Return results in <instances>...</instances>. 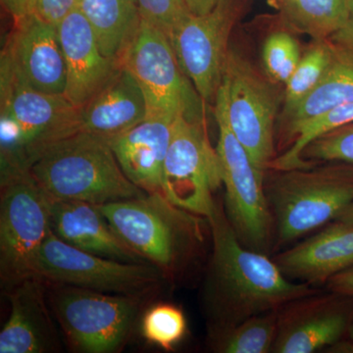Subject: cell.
<instances>
[{
    "instance_id": "9",
    "label": "cell",
    "mask_w": 353,
    "mask_h": 353,
    "mask_svg": "<svg viewBox=\"0 0 353 353\" xmlns=\"http://www.w3.org/2000/svg\"><path fill=\"white\" fill-rule=\"evenodd\" d=\"M163 274L146 262H123L79 250L52 231L41 246L36 276L48 285H67L145 299Z\"/></svg>"
},
{
    "instance_id": "33",
    "label": "cell",
    "mask_w": 353,
    "mask_h": 353,
    "mask_svg": "<svg viewBox=\"0 0 353 353\" xmlns=\"http://www.w3.org/2000/svg\"><path fill=\"white\" fill-rule=\"evenodd\" d=\"M327 285L334 294L353 299V266L333 276Z\"/></svg>"
},
{
    "instance_id": "27",
    "label": "cell",
    "mask_w": 353,
    "mask_h": 353,
    "mask_svg": "<svg viewBox=\"0 0 353 353\" xmlns=\"http://www.w3.org/2000/svg\"><path fill=\"white\" fill-rule=\"evenodd\" d=\"M334 46L319 43L301 57L287 83L285 111L290 115L318 85L333 57Z\"/></svg>"
},
{
    "instance_id": "31",
    "label": "cell",
    "mask_w": 353,
    "mask_h": 353,
    "mask_svg": "<svg viewBox=\"0 0 353 353\" xmlns=\"http://www.w3.org/2000/svg\"><path fill=\"white\" fill-rule=\"evenodd\" d=\"M141 18L167 34L185 13V0H137Z\"/></svg>"
},
{
    "instance_id": "30",
    "label": "cell",
    "mask_w": 353,
    "mask_h": 353,
    "mask_svg": "<svg viewBox=\"0 0 353 353\" xmlns=\"http://www.w3.org/2000/svg\"><path fill=\"white\" fill-rule=\"evenodd\" d=\"M303 154L322 161L353 165V123L316 139L305 148L303 157Z\"/></svg>"
},
{
    "instance_id": "15",
    "label": "cell",
    "mask_w": 353,
    "mask_h": 353,
    "mask_svg": "<svg viewBox=\"0 0 353 353\" xmlns=\"http://www.w3.org/2000/svg\"><path fill=\"white\" fill-rule=\"evenodd\" d=\"M46 287L43 279L32 276L7 290L10 314L0 332V353L59 350Z\"/></svg>"
},
{
    "instance_id": "10",
    "label": "cell",
    "mask_w": 353,
    "mask_h": 353,
    "mask_svg": "<svg viewBox=\"0 0 353 353\" xmlns=\"http://www.w3.org/2000/svg\"><path fill=\"white\" fill-rule=\"evenodd\" d=\"M215 118L222 183L226 190V211L236 236L250 250H263L270 240L272 213L264 190V175L230 129L224 97L216 94Z\"/></svg>"
},
{
    "instance_id": "34",
    "label": "cell",
    "mask_w": 353,
    "mask_h": 353,
    "mask_svg": "<svg viewBox=\"0 0 353 353\" xmlns=\"http://www.w3.org/2000/svg\"><path fill=\"white\" fill-rule=\"evenodd\" d=\"M336 46L353 53V0H350V17L347 24L332 37Z\"/></svg>"
},
{
    "instance_id": "14",
    "label": "cell",
    "mask_w": 353,
    "mask_h": 353,
    "mask_svg": "<svg viewBox=\"0 0 353 353\" xmlns=\"http://www.w3.org/2000/svg\"><path fill=\"white\" fill-rule=\"evenodd\" d=\"M1 69L39 92L64 94L66 66L58 27L34 13L14 22L2 50Z\"/></svg>"
},
{
    "instance_id": "16",
    "label": "cell",
    "mask_w": 353,
    "mask_h": 353,
    "mask_svg": "<svg viewBox=\"0 0 353 353\" xmlns=\"http://www.w3.org/2000/svg\"><path fill=\"white\" fill-rule=\"evenodd\" d=\"M58 34L66 66L64 95L74 105L82 108L120 63L102 53L92 25L79 7L60 23Z\"/></svg>"
},
{
    "instance_id": "21",
    "label": "cell",
    "mask_w": 353,
    "mask_h": 353,
    "mask_svg": "<svg viewBox=\"0 0 353 353\" xmlns=\"http://www.w3.org/2000/svg\"><path fill=\"white\" fill-rule=\"evenodd\" d=\"M275 262L287 277L308 285L327 283L353 266V224L334 221L320 233L279 254Z\"/></svg>"
},
{
    "instance_id": "35",
    "label": "cell",
    "mask_w": 353,
    "mask_h": 353,
    "mask_svg": "<svg viewBox=\"0 0 353 353\" xmlns=\"http://www.w3.org/2000/svg\"><path fill=\"white\" fill-rule=\"evenodd\" d=\"M1 3L14 22L22 19L32 11V0H1Z\"/></svg>"
},
{
    "instance_id": "37",
    "label": "cell",
    "mask_w": 353,
    "mask_h": 353,
    "mask_svg": "<svg viewBox=\"0 0 353 353\" xmlns=\"http://www.w3.org/2000/svg\"><path fill=\"white\" fill-rule=\"evenodd\" d=\"M334 221L336 222L347 223V224H353V202Z\"/></svg>"
},
{
    "instance_id": "8",
    "label": "cell",
    "mask_w": 353,
    "mask_h": 353,
    "mask_svg": "<svg viewBox=\"0 0 353 353\" xmlns=\"http://www.w3.org/2000/svg\"><path fill=\"white\" fill-rule=\"evenodd\" d=\"M120 64L143 90L146 117L183 116L204 124V101L181 69L168 36L161 29L141 19Z\"/></svg>"
},
{
    "instance_id": "32",
    "label": "cell",
    "mask_w": 353,
    "mask_h": 353,
    "mask_svg": "<svg viewBox=\"0 0 353 353\" xmlns=\"http://www.w3.org/2000/svg\"><path fill=\"white\" fill-rule=\"evenodd\" d=\"M79 3L80 0H32L31 13L58 27L70 13L78 8Z\"/></svg>"
},
{
    "instance_id": "2",
    "label": "cell",
    "mask_w": 353,
    "mask_h": 353,
    "mask_svg": "<svg viewBox=\"0 0 353 353\" xmlns=\"http://www.w3.org/2000/svg\"><path fill=\"white\" fill-rule=\"evenodd\" d=\"M29 171L59 201L104 205L146 194L125 175L109 141L82 130L48 145Z\"/></svg>"
},
{
    "instance_id": "4",
    "label": "cell",
    "mask_w": 353,
    "mask_h": 353,
    "mask_svg": "<svg viewBox=\"0 0 353 353\" xmlns=\"http://www.w3.org/2000/svg\"><path fill=\"white\" fill-rule=\"evenodd\" d=\"M1 172L29 170L51 143L82 130L81 108L39 92L1 69Z\"/></svg>"
},
{
    "instance_id": "29",
    "label": "cell",
    "mask_w": 353,
    "mask_h": 353,
    "mask_svg": "<svg viewBox=\"0 0 353 353\" xmlns=\"http://www.w3.org/2000/svg\"><path fill=\"white\" fill-rule=\"evenodd\" d=\"M301 59L299 44L288 32H275L265 41V69L274 80L287 83Z\"/></svg>"
},
{
    "instance_id": "1",
    "label": "cell",
    "mask_w": 353,
    "mask_h": 353,
    "mask_svg": "<svg viewBox=\"0 0 353 353\" xmlns=\"http://www.w3.org/2000/svg\"><path fill=\"white\" fill-rule=\"evenodd\" d=\"M208 221L213 252L205 296L215 332L313 294L308 284L289 280L275 261L243 245L219 203Z\"/></svg>"
},
{
    "instance_id": "26",
    "label": "cell",
    "mask_w": 353,
    "mask_h": 353,
    "mask_svg": "<svg viewBox=\"0 0 353 353\" xmlns=\"http://www.w3.org/2000/svg\"><path fill=\"white\" fill-rule=\"evenodd\" d=\"M352 123L353 102L331 109L328 112L290 128V132L296 138L287 152L272 161L271 168L277 171L307 168V162L303 159V153L305 148L323 134Z\"/></svg>"
},
{
    "instance_id": "3",
    "label": "cell",
    "mask_w": 353,
    "mask_h": 353,
    "mask_svg": "<svg viewBox=\"0 0 353 353\" xmlns=\"http://www.w3.org/2000/svg\"><path fill=\"white\" fill-rule=\"evenodd\" d=\"M134 252L172 275L187 263L203 240V219L176 208L162 194L99 205Z\"/></svg>"
},
{
    "instance_id": "18",
    "label": "cell",
    "mask_w": 353,
    "mask_h": 353,
    "mask_svg": "<svg viewBox=\"0 0 353 353\" xmlns=\"http://www.w3.org/2000/svg\"><path fill=\"white\" fill-rule=\"evenodd\" d=\"M350 311L334 299L305 301L280 316L272 352L312 353L334 347L352 325Z\"/></svg>"
},
{
    "instance_id": "28",
    "label": "cell",
    "mask_w": 353,
    "mask_h": 353,
    "mask_svg": "<svg viewBox=\"0 0 353 353\" xmlns=\"http://www.w3.org/2000/svg\"><path fill=\"white\" fill-rule=\"evenodd\" d=\"M141 334L148 343L172 350L187 332V319L180 308L158 303L148 308L141 322Z\"/></svg>"
},
{
    "instance_id": "17",
    "label": "cell",
    "mask_w": 353,
    "mask_h": 353,
    "mask_svg": "<svg viewBox=\"0 0 353 353\" xmlns=\"http://www.w3.org/2000/svg\"><path fill=\"white\" fill-rule=\"evenodd\" d=\"M48 201L51 231L64 243L110 259L146 262L122 240L99 205L48 196Z\"/></svg>"
},
{
    "instance_id": "19",
    "label": "cell",
    "mask_w": 353,
    "mask_h": 353,
    "mask_svg": "<svg viewBox=\"0 0 353 353\" xmlns=\"http://www.w3.org/2000/svg\"><path fill=\"white\" fill-rule=\"evenodd\" d=\"M148 106L134 76L119 65L108 82L81 108L82 131L110 141L143 122Z\"/></svg>"
},
{
    "instance_id": "22",
    "label": "cell",
    "mask_w": 353,
    "mask_h": 353,
    "mask_svg": "<svg viewBox=\"0 0 353 353\" xmlns=\"http://www.w3.org/2000/svg\"><path fill=\"white\" fill-rule=\"evenodd\" d=\"M79 8L92 25L102 53L120 63L141 24L137 0H80Z\"/></svg>"
},
{
    "instance_id": "11",
    "label": "cell",
    "mask_w": 353,
    "mask_h": 353,
    "mask_svg": "<svg viewBox=\"0 0 353 353\" xmlns=\"http://www.w3.org/2000/svg\"><path fill=\"white\" fill-rule=\"evenodd\" d=\"M221 183L219 157L209 143L205 125L178 116L165 158L162 194L176 208L208 220Z\"/></svg>"
},
{
    "instance_id": "6",
    "label": "cell",
    "mask_w": 353,
    "mask_h": 353,
    "mask_svg": "<svg viewBox=\"0 0 353 353\" xmlns=\"http://www.w3.org/2000/svg\"><path fill=\"white\" fill-rule=\"evenodd\" d=\"M48 287L52 314L72 352L114 353L122 350L138 321L143 297L67 285Z\"/></svg>"
},
{
    "instance_id": "5",
    "label": "cell",
    "mask_w": 353,
    "mask_h": 353,
    "mask_svg": "<svg viewBox=\"0 0 353 353\" xmlns=\"http://www.w3.org/2000/svg\"><path fill=\"white\" fill-rule=\"evenodd\" d=\"M281 172L266 192L278 245H287L334 222L353 202V168Z\"/></svg>"
},
{
    "instance_id": "36",
    "label": "cell",
    "mask_w": 353,
    "mask_h": 353,
    "mask_svg": "<svg viewBox=\"0 0 353 353\" xmlns=\"http://www.w3.org/2000/svg\"><path fill=\"white\" fill-rule=\"evenodd\" d=\"M219 0H185L190 13L203 15L214 8Z\"/></svg>"
},
{
    "instance_id": "7",
    "label": "cell",
    "mask_w": 353,
    "mask_h": 353,
    "mask_svg": "<svg viewBox=\"0 0 353 353\" xmlns=\"http://www.w3.org/2000/svg\"><path fill=\"white\" fill-rule=\"evenodd\" d=\"M50 231L48 196L30 171L1 172L0 278L6 290L36 276Z\"/></svg>"
},
{
    "instance_id": "25",
    "label": "cell",
    "mask_w": 353,
    "mask_h": 353,
    "mask_svg": "<svg viewBox=\"0 0 353 353\" xmlns=\"http://www.w3.org/2000/svg\"><path fill=\"white\" fill-rule=\"evenodd\" d=\"M280 314L277 310L252 316L232 328L216 332L215 348L223 353L272 352L277 338Z\"/></svg>"
},
{
    "instance_id": "23",
    "label": "cell",
    "mask_w": 353,
    "mask_h": 353,
    "mask_svg": "<svg viewBox=\"0 0 353 353\" xmlns=\"http://www.w3.org/2000/svg\"><path fill=\"white\" fill-rule=\"evenodd\" d=\"M352 102L353 53L336 46L320 82L290 114V128Z\"/></svg>"
},
{
    "instance_id": "24",
    "label": "cell",
    "mask_w": 353,
    "mask_h": 353,
    "mask_svg": "<svg viewBox=\"0 0 353 353\" xmlns=\"http://www.w3.org/2000/svg\"><path fill=\"white\" fill-rule=\"evenodd\" d=\"M285 19L318 39L333 37L347 24L350 0H282Z\"/></svg>"
},
{
    "instance_id": "20",
    "label": "cell",
    "mask_w": 353,
    "mask_h": 353,
    "mask_svg": "<svg viewBox=\"0 0 353 353\" xmlns=\"http://www.w3.org/2000/svg\"><path fill=\"white\" fill-rule=\"evenodd\" d=\"M174 120L146 117L109 141L125 175L146 194H162L164 162Z\"/></svg>"
},
{
    "instance_id": "13",
    "label": "cell",
    "mask_w": 353,
    "mask_h": 353,
    "mask_svg": "<svg viewBox=\"0 0 353 353\" xmlns=\"http://www.w3.org/2000/svg\"><path fill=\"white\" fill-rule=\"evenodd\" d=\"M238 12L236 0H219L203 15L185 13L167 34L181 69L204 101L219 90Z\"/></svg>"
},
{
    "instance_id": "38",
    "label": "cell",
    "mask_w": 353,
    "mask_h": 353,
    "mask_svg": "<svg viewBox=\"0 0 353 353\" xmlns=\"http://www.w3.org/2000/svg\"><path fill=\"white\" fill-rule=\"evenodd\" d=\"M347 333L350 334V343H343V345L341 343L338 347H336L338 350H341L339 352H353V321L350 326V329H348Z\"/></svg>"
},
{
    "instance_id": "12",
    "label": "cell",
    "mask_w": 353,
    "mask_h": 353,
    "mask_svg": "<svg viewBox=\"0 0 353 353\" xmlns=\"http://www.w3.org/2000/svg\"><path fill=\"white\" fill-rule=\"evenodd\" d=\"M230 129L264 175L273 157L275 97L250 64L233 51L228 53L219 87Z\"/></svg>"
}]
</instances>
